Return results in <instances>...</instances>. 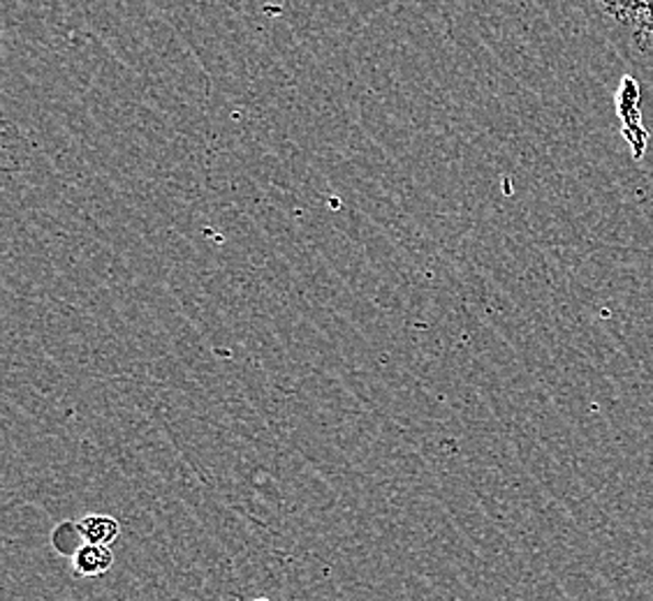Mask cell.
<instances>
[{
  "instance_id": "cell-1",
  "label": "cell",
  "mask_w": 653,
  "mask_h": 601,
  "mask_svg": "<svg viewBox=\"0 0 653 601\" xmlns=\"http://www.w3.org/2000/svg\"><path fill=\"white\" fill-rule=\"evenodd\" d=\"M615 105L621 118V135L630 143L632 158L642 160L649 147V130L642 126V112H640V84L635 77H623L619 93L615 97Z\"/></svg>"
},
{
  "instance_id": "cell-2",
  "label": "cell",
  "mask_w": 653,
  "mask_h": 601,
  "mask_svg": "<svg viewBox=\"0 0 653 601\" xmlns=\"http://www.w3.org/2000/svg\"><path fill=\"white\" fill-rule=\"evenodd\" d=\"M603 10L617 19V24L632 31V37L642 51H646L653 35V0H598Z\"/></svg>"
},
{
  "instance_id": "cell-3",
  "label": "cell",
  "mask_w": 653,
  "mask_h": 601,
  "mask_svg": "<svg viewBox=\"0 0 653 601\" xmlns=\"http://www.w3.org/2000/svg\"><path fill=\"white\" fill-rule=\"evenodd\" d=\"M112 565H114L112 546L84 544L72 555V571L81 578H98L102 574H107Z\"/></svg>"
},
{
  "instance_id": "cell-4",
  "label": "cell",
  "mask_w": 653,
  "mask_h": 601,
  "mask_svg": "<svg viewBox=\"0 0 653 601\" xmlns=\"http://www.w3.org/2000/svg\"><path fill=\"white\" fill-rule=\"evenodd\" d=\"M77 525L87 544L112 546L121 536V523L107 513H89L81 518V521H77Z\"/></svg>"
},
{
  "instance_id": "cell-5",
  "label": "cell",
  "mask_w": 653,
  "mask_h": 601,
  "mask_svg": "<svg viewBox=\"0 0 653 601\" xmlns=\"http://www.w3.org/2000/svg\"><path fill=\"white\" fill-rule=\"evenodd\" d=\"M84 536H81L79 532V525L72 523V521H66L60 523L54 534H51V546L60 553V555H75L81 546H84Z\"/></svg>"
},
{
  "instance_id": "cell-6",
  "label": "cell",
  "mask_w": 653,
  "mask_h": 601,
  "mask_svg": "<svg viewBox=\"0 0 653 601\" xmlns=\"http://www.w3.org/2000/svg\"><path fill=\"white\" fill-rule=\"evenodd\" d=\"M253 601H272V599H264V597H262V599H253Z\"/></svg>"
}]
</instances>
